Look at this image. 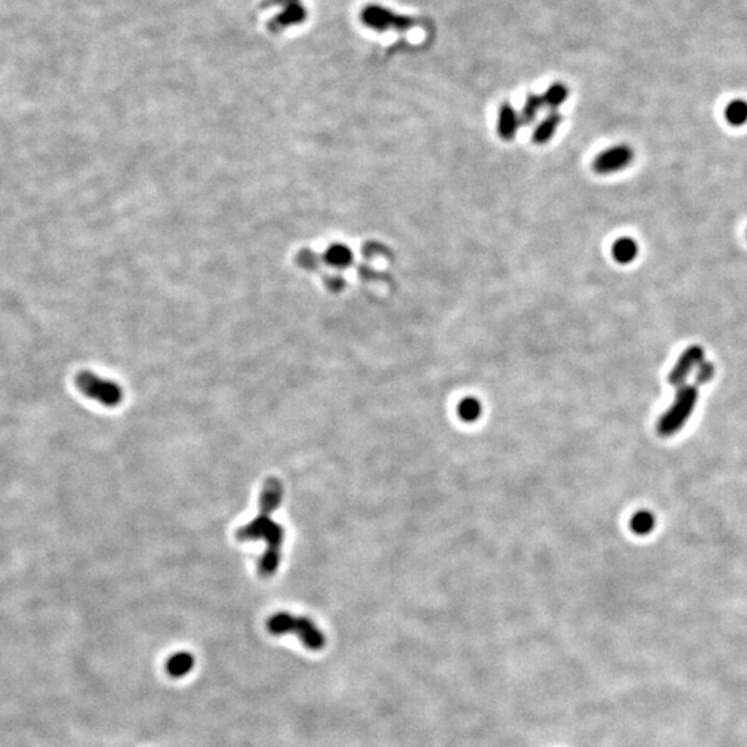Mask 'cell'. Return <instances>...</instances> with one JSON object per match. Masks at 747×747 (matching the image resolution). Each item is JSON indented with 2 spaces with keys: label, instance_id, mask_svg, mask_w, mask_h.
Here are the masks:
<instances>
[{
  "label": "cell",
  "instance_id": "52a82bcc",
  "mask_svg": "<svg viewBox=\"0 0 747 747\" xmlns=\"http://www.w3.org/2000/svg\"><path fill=\"white\" fill-rule=\"evenodd\" d=\"M702 361H705V351H703V348H700L698 345L689 346L683 352V355L680 356L678 361L676 363V365L673 367L671 372L669 374V384L673 385V387H678V388L683 387L686 378L689 377V374L696 367H699V364Z\"/></svg>",
  "mask_w": 747,
  "mask_h": 747
},
{
  "label": "cell",
  "instance_id": "7a4b0ae2",
  "mask_svg": "<svg viewBox=\"0 0 747 747\" xmlns=\"http://www.w3.org/2000/svg\"><path fill=\"white\" fill-rule=\"evenodd\" d=\"M267 630L273 635L295 634L310 650L324 648L325 637L323 631L305 616H295L288 612H280L267 620Z\"/></svg>",
  "mask_w": 747,
  "mask_h": 747
},
{
  "label": "cell",
  "instance_id": "9c48e42d",
  "mask_svg": "<svg viewBox=\"0 0 747 747\" xmlns=\"http://www.w3.org/2000/svg\"><path fill=\"white\" fill-rule=\"evenodd\" d=\"M194 656L189 652H179L169 657L166 663V671L173 678H180L187 676L194 667Z\"/></svg>",
  "mask_w": 747,
  "mask_h": 747
},
{
  "label": "cell",
  "instance_id": "8fae6325",
  "mask_svg": "<svg viewBox=\"0 0 747 747\" xmlns=\"http://www.w3.org/2000/svg\"><path fill=\"white\" fill-rule=\"evenodd\" d=\"M612 257L620 264H628L638 257V244L630 237H621L612 245Z\"/></svg>",
  "mask_w": 747,
  "mask_h": 747
},
{
  "label": "cell",
  "instance_id": "6da1fadb",
  "mask_svg": "<svg viewBox=\"0 0 747 747\" xmlns=\"http://www.w3.org/2000/svg\"><path fill=\"white\" fill-rule=\"evenodd\" d=\"M284 498V488L277 478H269L260 493L259 514L254 520L240 527L235 533L238 541H259L263 540L267 548L259 560V575L267 579L276 575L280 562L281 550L284 546V527L273 520L274 511L280 507Z\"/></svg>",
  "mask_w": 747,
  "mask_h": 747
},
{
  "label": "cell",
  "instance_id": "ba28073f",
  "mask_svg": "<svg viewBox=\"0 0 747 747\" xmlns=\"http://www.w3.org/2000/svg\"><path fill=\"white\" fill-rule=\"evenodd\" d=\"M522 121L520 115L515 111V108L505 102L501 105L498 112V121H497V131L502 140H512L518 134Z\"/></svg>",
  "mask_w": 747,
  "mask_h": 747
},
{
  "label": "cell",
  "instance_id": "30bf717a",
  "mask_svg": "<svg viewBox=\"0 0 747 747\" xmlns=\"http://www.w3.org/2000/svg\"><path fill=\"white\" fill-rule=\"evenodd\" d=\"M560 121H562V117L560 114L553 111L550 115H547L539 125L537 128L533 131V141L536 144H546L548 143L551 139H553L555 131L558 129V127L560 125Z\"/></svg>",
  "mask_w": 747,
  "mask_h": 747
},
{
  "label": "cell",
  "instance_id": "277c9868",
  "mask_svg": "<svg viewBox=\"0 0 747 747\" xmlns=\"http://www.w3.org/2000/svg\"><path fill=\"white\" fill-rule=\"evenodd\" d=\"M75 384L86 397L96 400L105 407H117L124 399L122 388L117 382L104 380L88 370L76 375Z\"/></svg>",
  "mask_w": 747,
  "mask_h": 747
},
{
  "label": "cell",
  "instance_id": "8992f818",
  "mask_svg": "<svg viewBox=\"0 0 747 747\" xmlns=\"http://www.w3.org/2000/svg\"><path fill=\"white\" fill-rule=\"evenodd\" d=\"M634 160V151L627 144H618L602 151L594 160L592 167L599 175H611L627 167Z\"/></svg>",
  "mask_w": 747,
  "mask_h": 747
},
{
  "label": "cell",
  "instance_id": "9a60e30c",
  "mask_svg": "<svg viewBox=\"0 0 747 747\" xmlns=\"http://www.w3.org/2000/svg\"><path fill=\"white\" fill-rule=\"evenodd\" d=\"M654 523H656V519L652 512L638 511L630 520V527L635 534L645 536V534H649L650 531L654 529Z\"/></svg>",
  "mask_w": 747,
  "mask_h": 747
},
{
  "label": "cell",
  "instance_id": "7c38bea8",
  "mask_svg": "<svg viewBox=\"0 0 747 747\" xmlns=\"http://www.w3.org/2000/svg\"><path fill=\"white\" fill-rule=\"evenodd\" d=\"M325 261L334 267H338V269H342V267H348L352 264V260H353V254L352 251L345 247V245H341V244H335L332 247H329L325 252Z\"/></svg>",
  "mask_w": 747,
  "mask_h": 747
},
{
  "label": "cell",
  "instance_id": "ac0fdd59",
  "mask_svg": "<svg viewBox=\"0 0 747 747\" xmlns=\"http://www.w3.org/2000/svg\"><path fill=\"white\" fill-rule=\"evenodd\" d=\"M715 374V367L713 363L710 361H702L698 367V371H696V377H695V381L696 384L699 385H703V384H707L713 380Z\"/></svg>",
  "mask_w": 747,
  "mask_h": 747
},
{
  "label": "cell",
  "instance_id": "e0dca14e",
  "mask_svg": "<svg viewBox=\"0 0 747 747\" xmlns=\"http://www.w3.org/2000/svg\"><path fill=\"white\" fill-rule=\"evenodd\" d=\"M567 98V89L565 85L562 83H553V86H550L544 95V105L556 110L558 107H560L563 104V101Z\"/></svg>",
  "mask_w": 747,
  "mask_h": 747
},
{
  "label": "cell",
  "instance_id": "2e32d148",
  "mask_svg": "<svg viewBox=\"0 0 747 747\" xmlns=\"http://www.w3.org/2000/svg\"><path fill=\"white\" fill-rule=\"evenodd\" d=\"M543 105H544L543 98H540L537 95H529L527 98H526V101H524L522 112H520L522 124H524V125L531 124L537 118V115H539L540 110L543 108Z\"/></svg>",
  "mask_w": 747,
  "mask_h": 747
},
{
  "label": "cell",
  "instance_id": "5b68a950",
  "mask_svg": "<svg viewBox=\"0 0 747 747\" xmlns=\"http://www.w3.org/2000/svg\"><path fill=\"white\" fill-rule=\"evenodd\" d=\"M361 20L367 27L375 31H389V30L407 31L414 24L413 18L407 16L396 14L388 8L377 6V4L365 7L361 13Z\"/></svg>",
  "mask_w": 747,
  "mask_h": 747
},
{
  "label": "cell",
  "instance_id": "5bb4252c",
  "mask_svg": "<svg viewBox=\"0 0 747 747\" xmlns=\"http://www.w3.org/2000/svg\"><path fill=\"white\" fill-rule=\"evenodd\" d=\"M727 121L734 127H742L747 122V102L743 100H734L725 110Z\"/></svg>",
  "mask_w": 747,
  "mask_h": 747
},
{
  "label": "cell",
  "instance_id": "3957f363",
  "mask_svg": "<svg viewBox=\"0 0 747 747\" xmlns=\"http://www.w3.org/2000/svg\"><path fill=\"white\" fill-rule=\"evenodd\" d=\"M698 401V389L692 385H683L676 396L671 407L661 416L657 423V432L661 436L677 433L690 417Z\"/></svg>",
  "mask_w": 747,
  "mask_h": 747
},
{
  "label": "cell",
  "instance_id": "4fadbf2b",
  "mask_svg": "<svg viewBox=\"0 0 747 747\" xmlns=\"http://www.w3.org/2000/svg\"><path fill=\"white\" fill-rule=\"evenodd\" d=\"M483 407L475 397H466L458 404V417L465 423H475L481 418Z\"/></svg>",
  "mask_w": 747,
  "mask_h": 747
}]
</instances>
